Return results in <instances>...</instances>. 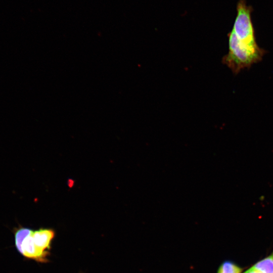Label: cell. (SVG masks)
Here are the masks:
<instances>
[{
	"mask_svg": "<svg viewBox=\"0 0 273 273\" xmlns=\"http://www.w3.org/2000/svg\"><path fill=\"white\" fill-rule=\"evenodd\" d=\"M241 267L234 263L226 261L219 267L217 273H242Z\"/></svg>",
	"mask_w": 273,
	"mask_h": 273,
	"instance_id": "6",
	"label": "cell"
},
{
	"mask_svg": "<svg viewBox=\"0 0 273 273\" xmlns=\"http://www.w3.org/2000/svg\"><path fill=\"white\" fill-rule=\"evenodd\" d=\"M32 230L21 227L15 232V242L18 251L24 256L35 260L46 262L48 261L49 251H43L34 244L31 236Z\"/></svg>",
	"mask_w": 273,
	"mask_h": 273,
	"instance_id": "3",
	"label": "cell"
},
{
	"mask_svg": "<svg viewBox=\"0 0 273 273\" xmlns=\"http://www.w3.org/2000/svg\"><path fill=\"white\" fill-rule=\"evenodd\" d=\"M244 273H261V272L251 267L249 269L246 270Z\"/></svg>",
	"mask_w": 273,
	"mask_h": 273,
	"instance_id": "7",
	"label": "cell"
},
{
	"mask_svg": "<svg viewBox=\"0 0 273 273\" xmlns=\"http://www.w3.org/2000/svg\"><path fill=\"white\" fill-rule=\"evenodd\" d=\"M237 15L232 30L242 43L249 47L258 46L251 21L252 7L247 6L244 0H240L237 4Z\"/></svg>",
	"mask_w": 273,
	"mask_h": 273,
	"instance_id": "2",
	"label": "cell"
},
{
	"mask_svg": "<svg viewBox=\"0 0 273 273\" xmlns=\"http://www.w3.org/2000/svg\"><path fill=\"white\" fill-rule=\"evenodd\" d=\"M229 52L222 58V62L235 74L252 64L260 62L265 50L257 47H249L242 43L232 30L228 34Z\"/></svg>",
	"mask_w": 273,
	"mask_h": 273,
	"instance_id": "1",
	"label": "cell"
},
{
	"mask_svg": "<svg viewBox=\"0 0 273 273\" xmlns=\"http://www.w3.org/2000/svg\"><path fill=\"white\" fill-rule=\"evenodd\" d=\"M251 268L261 273H273V251L269 256L257 262Z\"/></svg>",
	"mask_w": 273,
	"mask_h": 273,
	"instance_id": "5",
	"label": "cell"
},
{
	"mask_svg": "<svg viewBox=\"0 0 273 273\" xmlns=\"http://www.w3.org/2000/svg\"><path fill=\"white\" fill-rule=\"evenodd\" d=\"M55 232L51 229H39L31 232V236L35 245L43 251L51 248V241L55 236Z\"/></svg>",
	"mask_w": 273,
	"mask_h": 273,
	"instance_id": "4",
	"label": "cell"
}]
</instances>
